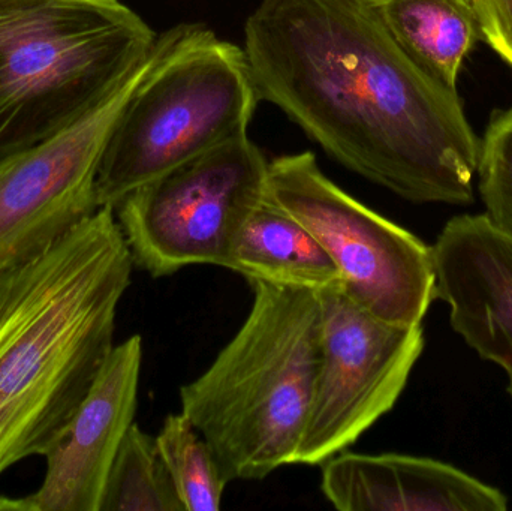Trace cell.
I'll return each mask as SVG.
<instances>
[{"mask_svg":"<svg viewBox=\"0 0 512 511\" xmlns=\"http://www.w3.org/2000/svg\"><path fill=\"white\" fill-rule=\"evenodd\" d=\"M259 98L328 155L412 203H474L481 138L372 0H261L243 45Z\"/></svg>","mask_w":512,"mask_h":511,"instance_id":"cell-1","label":"cell"},{"mask_svg":"<svg viewBox=\"0 0 512 511\" xmlns=\"http://www.w3.org/2000/svg\"><path fill=\"white\" fill-rule=\"evenodd\" d=\"M131 251L101 207L29 263L0 275V476L44 456L114 347Z\"/></svg>","mask_w":512,"mask_h":511,"instance_id":"cell-2","label":"cell"},{"mask_svg":"<svg viewBox=\"0 0 512 511\" xmlns=\"http://www.w3.org/2000/svg\"><path fill=\"white\" fill-rule=\"evenodd\" d=\"M245 323L212 365L180 389L182 413L203 435L228 482L295 465L319 362L318 294L251 282Z\"/></svg>","mask_w":512,"mask_h":511,"instance_id":"cell-3","label":"cell"},{"mask_svg":"<svg viewBox=\"0 0 512 511\" xmlns=\"http://www.w3.org/2000/svg\"><path fill=\"white\" fill-rule=\"evenodd\" d=\"M156 38L120 0H0V161L86 116Z\"/></svg>","mask_w":512,"mask_h":511,"instance_id":"cell-4","label":"cell"},{"mask_svg":"<svg viewBox=\"0 0 512 511\" xmlns=\"http://www.w3.org/2000/svg\"><path fill=\"white\" fill-rule=\"evenodd\" d=\"M243 47L203 24L156 39V56L117 117L96 176L99 207L213 147L248 134L259 101Z\"/></svg>","mask_w":512,"mask_h":511,"instance_id":"cell-5","label":"cell"},{"mask_svg":"<svg viewBox=\"0 0 512 511\" xmlns=\"http://www.w3.org/2000/svg\"><path fill=\"white\" fill-rule=\"evenodd\" d=\"M267 189L268 161L245 134L135 189L114 213L135 266L153 278L195 264L230 269Z\"/></svg>","mask_w":512,"mask_h":511,"instance_id":"cell-6","label":"cell"},{"mask_svg":"<svg viewBox=\"0 0 512 511\" xmlns=\"http://www.w3.org/2000/svg\"><path fill=\"white\" fill-rule=\"evenodd\" d=\"M267 195L321 243L349 299L390 323H423L436 299L432 246L343 191L312 152L268 162Z\"/></svg>","mask_w":512,"mask_h":511,"instance_id":"cell-7","label":"cell"},{"mask_svg":"<svg viewBox=\"0 0 512 511\" xmlns=\"http://www.w3.org/2000/svg\"><path fill=\"white\" fill-rule=\"evenodd\" d=\"M319 362L295 465H324L393 410L424 350L421 324L390 323L321 291Z\"/></svg>","mask_w":512,"mask_h":511,"instance_id":"cell-8","label":"cell"},{"mask_svg":"<svg viewBox=\"0 0 512 511\" xmlns=\"http://www.w3.org/2000/svg\"><path fill=\"white\" fill-rule=\"evenodd\" d=\"M155 56L156 41L86 116L38 146L0 161V275L35 260L101 209L96 176L102 152Z\"/></svg>","mask_w":512,"mask_h":511,"instance_id":"cell-9","label":"cell"},{"mask_svg":"<svg viewBox=\"0 0 512 511\" xmlns=\"http://www.w3.org/2000/svg\"><path fill=\"white\" fill-rule=\"evenodd\" d=\"M141 365L140 335L114 347L71 422L45 453L41 488L8 500V510L101 511L111 465L134 425Z\"/></svg>","mask_w":512,"mask_h":511,"instance_id":"cell-10","label":"cell"},{"mask_svg":"<svg viewBox=\"0 0 512 511\" xmlns=\"http://www.w3.org/2000/svg\"><path fill=\"white\" fill-rule=\"evenodd\" d=\"M436 299L481 359L508 377L512 396V237L486 215L456 216L432 246Z\"/></svg>","mask_w":512,"mask_h":511,"instance_id":"cell-11","label":"cell"},{"mask_svg":"<svg viewBox=\"0 0 512 511\" xmlns=\"http://www.w3.org/2000/svg\"><path fill=\"white\" fill-rule=\"evenodd\" d=\"M321 491L342 511H505L501 491L453 465L417 456L342 452L322 467Z\"/></svg>","mask_w":512,"mask_h":511,"instance_id":"cell-12","label":"cell"},{"mask_svg":"<svg viewBox=\"0 0 512 511\" xmlns=\"http://www.w3.org/2000/svg\"><path fill=\"white\" fill-rule=\"evenodd\" d=\"M230 270L249 282L313 293L343 288L342 273L321 243L268 195L246 221L234 246Z\"/></svg>","mask_w":512,"mask_h":511,"instance_id":"cell-13","label":"cell"},{"mask_svg":"<svg viewBox=\"0 0 512 511\" xmlns=\"http://www.w3.org/2000/svg\"><path fill=\"white\" fill-rule=\"evenodd\" d=\"M385 29L427 74L457 90L460 69L478 41L471 0H372Z\"/></svg>","mask_w":512,"mask_h":511,"instance_id":"cell-14","label":"cell"},{"mask_svg":"<svg viewBox=\"0 0 512 511\" xmlns=\"http://www.w3.org/2000/svg\"><path fill=\"white\" fill-rule=\"evenodd\" d=\"M101 511H185L155 437L135 423L111 465Z\"/></svg>","mask_w":512,"mask_h":511,"instance_id":"cell-15","label":"cell"},{"mask_svg":"<svg viewBox=\"0 0 512 511\" xmlns=\"http://www.w3.org/2000/svg\"><path fill=\"white\" fill-rule=\"evenodd\" d=\"M185 511H218L228 479L218 458L188 416L170 414L155 437Z\"/></svg>","mask_w":512,"mask_h":511,"instance_id":"cell-16","label":"cell"},{"mask_svg":"<svg viewBox=\"0 0 512 511\" xmlns=\"http://www.w3.org/2000/svg\"><path fill=\"white\" fill-rule=\"evenodd\" d=\"M477 176L487 218L512 237V107L493 113L481 138Z\"/></svg>","mask_w":512,"mask_h":511,"instance_id":"cell-17","label":"cell"},{"mask_svg":"<svg viewBox=\"0 0 512 511\" xmlns=\"http://www.w3.org/2000/svg\"><path fill=\"white\" fill-rule=\"evenodd\" d=\"M486 42L512 69V0H471Z\"/></svg>","mask_w":512,"mask_h":511,"instance_id":"cell-18","label":"cell"}]
</instances>
